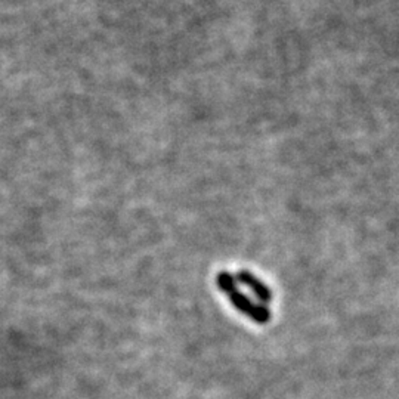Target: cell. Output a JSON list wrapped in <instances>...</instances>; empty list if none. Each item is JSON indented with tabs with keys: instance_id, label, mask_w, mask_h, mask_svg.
<instances>
[{
	"instance_id": "cell-2",
	"label": "cell",
	"mask_w": 399,
	"mask_h": 399,
	"mask_svg": "<svg viewBox=\"0 0 399 399\" xmlns=\"http://www.w3.org/2000/svg\"><path fill=\"white\" fill-rule=\"evenodd\" d=\"M238 280H240L243 284H246L250 290H253L255 295H256L262 302L266 303V302H269V300L272 299V295H271L269 288H268L263 283H261L255 276H251L250 272H247V271L238 272Z\"/></svg>"
},
{
	"instance_id": "cell-1",
	"label": "cell",
	"mask_w": 399,
	"mask_h": 399,
	"mask_svg": "<svg viewBox=\"0 0 399 399\" xmlns=\"http://www.w3.org/2000/svg\"><path fill=\"white\" fill-rule=\"evenodd\" d=\"M216 283L219 288L228 296L229 302L233 303L240 312L247 315V317H250L251 320H255L258 324H265L269 321L271 313L268 308L251 302L246 295H243V293L236 287L234 277L231 276L229 272H219Z\"/></svg>"
}]
</instances>
